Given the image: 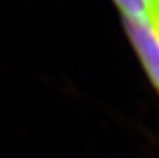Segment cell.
<instances>
[{
    "label": "cell",
    "instance_id": "obj_2",
    "mask_svg": "<svg viewBox=\"0 0 159 158\" xmlns=\"http://www.w3.org/2000/svg\"><path fill=\"white\" fill-rule=\"evenodd\" d=\"M121 16L147 17L155 0H112Z\"/></svg>",
    "mask_w": 159,
    "mask_h": 158
},
{
    "label": "cell",
    "instance_id": "obj_1",
    "mask_svg": "<svg viewBox=\"0 0 159 158\" xmlns=\"http://www.w3.org/2000/svg\"><path fill=\"white\" fill-rule=\"evenodd\" d=\"M121 22L145 76L159 95V36L147 17L121 16Z\"/></svg>",
    "mask_w": 159,
    "mask_h": 158
},
{
    "label": "cell",
    "instance_id": "obj_3",
    "mask_svg": "<svg viewBox=\"0 0 159 158\" xmlns=\"http://www.w3.org/2000/svg\"><path fill=\"white\" fill-rule=\"evenodd\" d=\"M147 18L149 20V22L152 24V27H154V30L157 31V34L159 36V0H155V2L152 3Z\"/></svg>",
    "mask_w": 159,
    "mask_h": 158
}]
</instances>
